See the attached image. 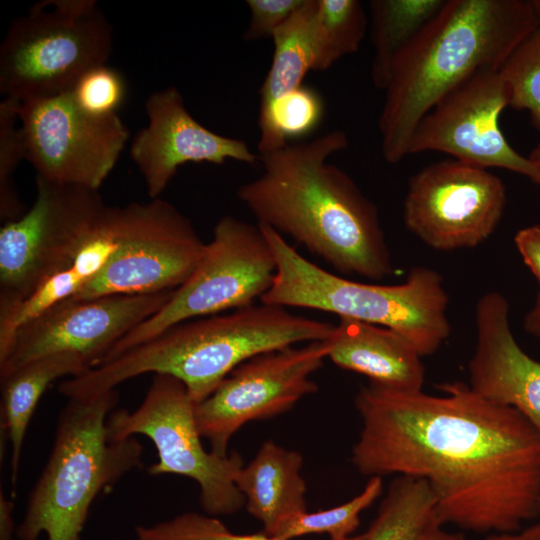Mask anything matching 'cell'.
<instances>
[{
    "label": "cell",
    "instance_id": "obj_1",
    "mask_svg": "<svg viewBox=\"0 0 540 540\" xmlns=\"http://www.w3.org/2000/svg\"><path fill=\"white\" fill-rule=\"evenodd\" d=\"M439 388L444 395L362 386L353 465L370 477L424 480L445 525L477 533L521 529L540 516V436L518 411L468 384Z\"/></svg>",
    "mask_w": 540,
    "mask_h": 540
},
{
    "label": "cell",
    "instance_id": "obj_2",
    "mask_svg": "<svg viewBox=\"0 0 540 540\" xmlns=\"http://www.w3.org/2000/svg\"><path fill=\"white\" fill-rule=\"evenodd\" d=\"M347 145L346 133L337 129L258 154L262 174L237 195L258 223L289 235L338 272L382 280L393 265L378 210L328 161Z\"/></svg>",
    "mask_w": 540,
    "mask_h": 540
},
{
    "label": "cell",
    "instance_id": "obj_3",
    "mask_svg": "<svg viewBox=\"0 0 540 540\" xmlns=\"http://www.w3.org/2000/svg\"><path fill=\"white\" fill-rule=\"evenodd\" d=\"M539 23L530 0H446L391 69L378 122L383 158L408 156L422 118L476 72L499 70Z\"/></svg>",
    "mask_w": 540,
    "mask_h": 540
},
{
    "label": "cell",
    "instance_id": "obj_4",
    "mask_svg": "<svg viewBox=\"0 0 540 540\" xmlns=\"http://www.w3.org/2000/svg\"><path fill=\"white\" fill-rule=\"evenodd\" d=\"M334 326L282 306L253 304L174 325L69 378L64 391L70 397H92L145 373L167 374L179 379L197 404L249 359L298 342L323 341Z\"/></svg>",
    "mask_w": 540,
    "mask_h": 540
},
{
    "label": "cell",
    "instance_id": "obj_5",
    "mask_svg": "<svg viewBox=\"0 0 540 540\" xmlns=\"http://www.w3.org/2000/svg\"><path fill=\"white\" fill-rule=\"evenodd\" d=\"M117 401L115 390L68 398L50 456L16 529L18 540H37L42 533L48 540H80L95 498L141 466L138 440L109 438L107 419Z\"/></svg>",
    "mask_w": 540,
    "mask_h": 540
},
{
    "label": "cell",
    "instance_id": "obj_6",
    "mask_svg": "<svg viewBox=\"0 0 540 540\" xmlns=\"http://www.w3.org/2000/svg\"><path fill=\"white\" fill-rule=\"evenodd\" d=\"M258 226L276 260L274 280L262 303L320 310L389 328L422 357L435 353L449 337L448 294L435 270L412 268L397 285L356 282L310 262L271 227Z\"/></svg>",
    "mask_w": 540,
    "mask_h": 540
},
{
    "label": "cell",
    "instance_id": "obj_7",
    "mask_svg": "<svg viewBox=\"0 0 540 540\" xmlns=\"http://www.w3.org/2000/svg\"><path fill=\"white\" fill-rule=\"evenodd\" d=\"M112 26L94 0H49L14 19L0 46V92L22 102L70 92L106 64Z\"/></svg>",
    "mask_w": 540,
    "mask_h": 540
},
{
    "label": "cell",
    "instance_id": "obj_8",
    "mask_svg": "<svg viewBox=\"0 0 540 540\" xmlns=\"http://www.w3.org/2000/svg\"><path fill=\"white\" fill-rule=\"evenodd\" d=\"M273 250L258 224L223 216L190 277L154 315L125 335L106 362L179 323L254 304L271 288Z\"/></svg>",
    "mask_w": 540,
    "mask_h": 540
},
{
    "label": "cell",
    "instance_id": "obj_9",
    "mask_svg": "<svg viewBox=\"0 0 540 540\" xmlns=\"http://www.w3.org/2000/svg\"><path fill=\"white\" fill-rule=\"evenodd\" d=\"M195 403L185 385L167 374H155L137 409H114L108 416L110 440L120 441L142 434L154 443L158 461L151 475L177 474L196 481L206 514L230 515L245 505L235 484L244 466L238 452L219 456L206 451L195 419Z\"/></svg>",
    "mask_w": 540,
    "mask_h": 540
},
{
    "label": "cell",
    "instance_id": "obj_10",
    "mask_svg": "<svg viewBox=\"0 0 540 540\" xmlns=\"http://www.w3.org/2000/svg\"><path fill=\"white\" fill-rule=\"evenodd\" d=\"M107 206L98 190L36 176V197L0 229V317L65 268Z\"/></svg>",
    "mask_w": 540,
    "mask_h": 540
},
{
    "label": "cell",
    "instance_id": "obj_11",
    "mask_svg": "<svg viewBox=\"0 0 540 540\" xmlns=\"http://www.w3.org/2000/svg\"><path fill=\"white\" fill-rule=\"evenodd\" d=\"M117 246L103 270L70 299L149 295L179 288L198 265L205 243L174 205L155 198L120 207Z\"/></svg>",
    "mask_w": 540,
    "mask_h": 540
},
{
    "label": "cell",
    "instance_id": "obj_12",
    "mask_svg": "<svg viewBox=\"0 0 540 540\" xmlns=\"http://www.w3.org/2000/svg\"><path fill=\"white\" fill-rule=\"evenodd\" d=\"M25 159L48 181L99 190L130 137L116 114L93 116L71 91L22 102Z\"/></svg>",
    "mask_w": 540,
    "mask_h": 540
},
{
    "label": "cell",
    "instance_id": "obj_13",
    "mask_svg": "<svg viewBox=\"0 0 540 540\" xmlns=\"http://www.w3.org/2000/svg\"><path fill=\"white\" fill-rule=\"evenodd\" d=\"M325 341L288 346L255 356L235 368L203 401L195 419L210 451L228 454L231 437L246 423L279 415L318 390L310 376L327 358Z\"/></svg>",
    "mask_w": 540,
    "mask_h": 540
},
{
    "label": "cell",
    "instance_id": "obj_14",
    "mask_svg": "<svg viewBox=\"0 0 540 540\" xmlns=\"http://www.w3.org/2000/svg\"><path fill=\"white\" fill-rule=\"evenodd\" d=\"M506 205V189L487 169L455 159L415 173L403 205L407 229L441 251L475 247L495 231Z\"/></svg>",
    "mask_w": 540,
    "mask_h": 540
},
{
    "label": "cell",
    "instance_id": "obj_15",
    "mask_svg": "<svg viewBox=\"0 0 540 540\" xmlns=\"http://www.w3.org/2000/svg\"><path fill=\"white\" fill-rule=\"evenodd\" d=\"M506 107L508 95L499 70H480L422 118L410 140L408 155L442 152L484 169L521 174L538 185V168L508 143L500 129L499 118Z\"/></svg>",
    "mask_w": 540,
    "mask_h": 540
},
{
    "label": "cell",
    "instance_id": "obj_16",
    "mask_svg": "<svg viewBox=\"0 0 540 540\" xmlns=\"http://www.w3.org/2000/svg\"><path fill=\"white\" fill-rule=\"evenodd\" d=\"M172 293L59 302L17 329L8 354L0 361V377L37 358L62 352L78 354L93 368L125 335L160 310Z\"/></svg>",
    "mask_w": 540,
    "mask_h": 540
},
{
    "label": "cell",
    "instance_id": "obj_17",
    "mask_svg": "<svg viewBox=\"0 0 540 540\" xmlns=\"http://www.w3.org/2000/svg\"><path fill=\"white\" fill-rule=\"evenodd\" d=\"M145 111L148 124L133 137L130 157L151 199L159 198L178 168L188 162L221 165L234 160L254 165L259 161L242 139L217 134L199 123L175 86L150 94Z\"/></svg>",
    "mask_w": 540,
    "mask_h": 540
},
{
    "label": "cell",
    "instance_id": "obj_18",
    "mask_svg": "<svg viewBox=\"0 0 540 540\" xmlns=\"http://www.w3.org/2000/svg\"><path fill=\"white\" fill-rule=\"evenodd\" d=\"M475 324L468 385L518 411L540 436V360L528 355L515 339L505 296L497 291L483 294L476 304Z\"/></svg>",
    "mask_w": 540,
    "mask_h": 540
},
{
    "label": "cell",
    "instance_id": "obj_19",
    "mask_svg": "<svg viewBox=\"0 0 540 540\" xmlns=\"http://www.w3.org/2000/svg\"><path fill=\"white\" fill-rule=\"evenodd\" d=\"M329 358L369 382L400 391H420L425 381L422 356L402 335L386 327L339 318L324 340Z\"/></svg>",
    "mask_w": 540,
    "mask_h": 540
},
{
    "label": "cell",
    "instance_id": "obj_20",
    "mask_svg": "<svg viewBox=\"0 0 540 540\" xmlns=\"http://www.w3.org/2000/svg\"><path fill=\"white\" fill-rule=\"evenodd\" d=\"M119 208L107 206L72 261L28 299L0 317V361L8 354L15 332L22 324L74 297L103 270L117 246Z\"/></svg>",
    "mask_w": 540,
    "mask_h": 540
},
{
    "label": "cell",
    "instance_id": "obj_21",
    "mask_svg": "<svg viewBox=\"0 0 540 540\" xmlns=\"http://www.w3.org/2000/svg\"><path fill=\"white\" fill-rule=\"evenodd\" d=\"M302 465L299 452L267 440L238 472L235 484L248 512L262 522L264 534L269 536L286 519L307 511Z\"/></svg>",
    "mask_w": 540,
    "mask_h": 540
},
{
    "label": "cell",
    "instance_id": "obj_22",
    "mask_svg": "<svg viewBox=\"0 0 540 540\" xmlns=\"http://www.w3.org/2000/svg\"><path fill=\"white\" fill-rule=\"evenodd\" d=\"M89 370L81 356L71 352L46 355L1 377L2 426L10 442L11 483L15 488L25 434L47 387L60 377Z\"/></svg>",
    "mask_w": 540,
    "mask_h": 540
},
{
    "label": "cell",
    "instance_id": "obj_23",
    "mask_svg": "<svg viewBox=\"0 0 540 540\" xmlns=\"http://www.w3.org/2000/svg\"><path fill=\"white\" fill-rule=\"evenodd\" d=\"M445 526L428 484L399 475L389 484L363 540H466Z\"/></svg>",
    "mask_w": 540,
    "mask_h": 540
},
{
    "label": "cell",
    "instance_id": "obj_24",
    "mask_svg": "<svg viewBox=\"0 0 540 540\" xmlns=\"http://www.w3.org/2000/svg\"><path fill=\"white\" fill-rule=\"evenodd\" d=\"M446 0H373L370 2L374 48L371 77L384 90L395 61Z\"/></svg>",
    "mask_w": 540,
    "mask_h": 540
},
{
    "label": "cell",
    "instance_id": "obj_25",
    "mask_svg": "<svg viewBox=\"0 0 540 540\" xmlns=\"http://www.w3.org/2000/svg\"><path fill=\"white\" fill-rule=\"evenodd\" d=\"M315 7L316 0H305L272 34L274 51L260 89V109L301 86L307 72L315 70Z\"/></svg>",
    "mask_w": 540,
    "mask_h": 540
},
{
    "label": "cell",
    "instance_id": "obj_26",
    "mask_svg": "<svg viewBox=\"0 0 540 540\" xmlns=\"http://www.w3.org/2000/svg\"><path fill=\"white\" fill-rule=\"evenodd\" d=\"M324 102L311 87L301 85L272 101L259 112V155L309 135L324 116Z\"/></svg>",
    "mask_w": 540,
    "mask_h": 540
},
{
    "label": "cell",
    "instance_id": "obj_27",
    "mask_svg": "<svg viewBox=\"0 0 540 540\" xmlns=\"http://www.w3.org/2000/svg\"><path fill=\"white\" fill-rule=\"evenodd\" d=\"M366 24V14L357 0H316L315 70H326L340 58L355 53L364 38Z\"/></svg>",
    "mask_w": 540,
    "mask_h": 540
},
{
    "label": "cell",
    "instance_id": "obj_28",
    "mask_svg": "<svg viewBox=\"0 0 540 540\" xmlns=\"http://www.w3.org/2000/svg\"><path fill=\"white\" fill-rule=\"evenodd\" d=\"M382 489V477L373 476L351 500L330 509L296 514L280 523L269 536L292 540L306 534L327 533L330 540H346L358 528L360 514L380 496Z\"/></svg>",
    "mask_w": 540,
    "mask_h": 540
},
{
    "label": "cell",
    "instance_id": "obj_29",
    "mask_svg": "<svg viewBox=\"0 0 540 540\" xmlns=\"http://www.w3.org/2000/svg\"><path fill=\"white\" fill-rule=\"evenodd\" d=\"M499 72L509 106L528 111L540 129V23L511 52Z\"/></svg>",
    "mask_w": 540,
    "mask_h": 540
},
{
    "label": "cell",
    "instance_id": "obj_30",
    "mask_svg": "<svg viewBox=\"0 0 540 540\" xmlns=\"http://www.w3.org/2000/svg\"><path fill=\"white\" fill-rule=\"evenodd\" d=\"M21 102L4 98L0 102V219L13 221L25 213L14 185V174L25 159V144L19 121Z\"/></svg>",
    "mask_w": 540,
    "mask_h": 540
},
{
    "label": "cell",
    "instance_id": "obj_31",
    "mask_svg": "<svg viewBox=\"0 0 540 540\" xmlns=\"http://www.w3.org/2000/svg\"><path fill=\"white\" fill-rule=\"evenodd\" d=\"M135 535L136 540H279L264 533H232L214 516L196 512H186L150 526H136Z\"/></svg>",
    "mask_w": 540,
    "mask_h": 540
},
{
    "label": "cell",
    "instance_id": "obj_32",
    "mask_svg": "<svg viewBox=\"0 0 540 540\" xmlns=\"http://www.w3.org/2000/svg\"><path fill=\"white\" fill-rule=\"evenodd\" d=\"M76 104L93 116L116 114L126 95L123 76L106 64L86 71L71 90Z\"/></svg>",
    "mask_w": 540,
    "mask_h": 540
},
{
    "label": "cell",
    "instance_id": "obj_33",
    "mask_svg": "<svg viewBox=\"0 0 540 540\" xmlns=\"http://www.w3.org/2000/svg\"><path fill=\"white\" fill-rule=\"evenodd\" d=\"M305 0H247L250 20L245 40L271 37L274 31L299 9Z\"/></svg>",
    "mask_w": 540,
    "mask_h": 540
},
{
    "label": "cell",
    "instance_id": "obj_34",
    "mask_svg": "<svg viewBox=\"0 0 540 540\" xmlns=\"http://www.w3.org/2000/svg\"><path fill=\"white\" fill-rule=\"evenodd\" d=\"M514 243L523 262L536 278L540 295V225H531L518 230Z\"/></svg>",
    "mask_w": 540,
    "mask_h": 540
},
{
    "label": "cell",
    "instance_id": "obj_35",
    "mask_svg": "<svg viewBox=\"0 0 540 540\" xmlns=\"http://www.w3.org/2000/svg\"><path fill=\"white\" fill-rule=\"evenodd\" d=\"M483 540H540V521L513 532L491 533Z\"/></svg>",
    "mask_w": 540,
    "mask_h": 540
},
{
    "label": "cell",
    "instance_id": "obj_36",
    "mask_svg": "<svg viewBox=\"0 0 540 540\" xmlns=\"http://www.w3.org/2000/svg\"><path fill=\"white\" fill-rule=\"evenodd\" d=\"M13 503L0 495V540H13Z\"/></svg>",
    "mask_w": 540,
    "mask_h": 540
},
{
    "label": "cell",
    "instance_id": "obj_37",
    "mask_svg": "<svg viewBox=\"0 0 540 540\" xmlns=\"http://www.w3.org/2000/svg\"><path fill=\"white\" fill-rule=\"evenodd\" d=\"M525 331L540 340V295L537 294L535 302L524 317Z\"/></svg>",
    "mask_w": 540,
    "mask_h": 540
},
{
    "label": "cell",
    "instance_id": "obj_38",
    "mask_svg": "<svg viewBox=\"0 0 540 540\" xmlns=\"http://www.w3.org/2000/svg\"><path fill=\"white\" fill-rule=\"evenodd\" d=\"M540 172V141L528 156ZM540 186V182L538 184Z\"/></svg>",
    "mask_w": 540,
    "mask_h": 540
},
{
    "label": "cell",
    "instance_id": "obj_39",
    "mask_svg": "<svg viewBox=\"0 0 540 540\" xmlns=\"http://www.w3.org/2000/svg\"><path fill=\"white\" fill-rule=\"evenodd\" d=\"M533 7H534V10L540 20V0H530Z\"/></svg>",
    "mask_w": 540,
    "mask_h": 540
},
{
    "label": "cell",
    "instance_id": "obj_40",
    "mask_svg": "<svg viewBox=\"0 0 540 540\" xmlns=\"http://www.w3.org/2000/svg\"><path fill=\"white\" fill-rule=\"evenodd\" d=\"M364 535L351 536L348 540H363Z\"/></svg>",
    "mask_w": 540,
    "mask_h": 540
},
{
    "label": "cell",
    "instance_id": "obj_41",
    "mask_svg": "<svg viewBox=\"0 0 540 540\" xmlns=\"http://www.w3.org/2000/svg\"><path fill=\"white\" fill-rule=\"evenodd\" d=\"M539 509H540V504H539Z\"/></svg>",
    "mask_w": 540,
    "mask_h": 540
}]
</instances>
